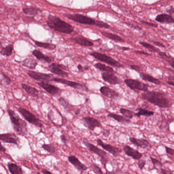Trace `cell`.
<instances>
[{"mask_svg": "<svg viewBox=\"0 0 174 174\" xmlns=\"http://www.w3.org/2000/svg\"><path fill=\"white\" fill-rule=\"evenodd\" d=\"M166 11L169 15H172L174 14V7L172 6H170L166 8Z\"/></svg>", "mask_w": 174, "mask_h": 174, "instance_id": "f5cc1de1", "label": "cell"}, {"mask_svg": "<svg viewBox=\"0 0 174 174\" xmlns=\"http://www.w3.org/2000/svg\"><path fill=\"white\" fill-rule=\"evenodd\" d=\"M108 117H110L116 120L117 122L121 124H128L131 123V121L130 119H127L123 116L116 114L113 113H110L107 115Z\"/></svg>", "mask_w": 174, "mask_h": 174, "instance_id": "cb8c5ba5", "label": "cell"}, {"mask_svg": "<svg viewBox=\"0 0 174 174\" xmlns=\"http://www.w3.org/2000/svg\"><path fill=\"white\" fill-rule=\"evenodd\" d=\"M94 67L98 70L103 71V72L111 73H113L115 72L114 70L111 67L107 66V65H105L104 64H101V63H97V64H94Z\"/></svg>", "mask_w": 174, "mask_h": 174, "instance_id": "836d02e7", "label": "cell"}, {"mask_svg": "<svg viewBox=\"0 0 174 174\" xmlns=\"http://www.w3.org/2000/svg\"><path fill=\"white\" fill-rule=\"evenodd\" d=\"M18 111L30 124L39 128L43 127V124L41 121L29 111L22 107H18Z\"/></svg>", "mask_w": 174, "mask_h": 174, "instance_id": "8992f818", "label": "cell"}, {"mask_svg": "<svg viewBox=\"0 0 174 174\" xmlns=\"http://www.w3.org/2000/svg\"><path fill=\"white\" fill-rule=\"evenodd\" d=\"M130 67L133 70L135 71H136L137 72H139L141 70V67L140 66H138V65H130Z\"/></svg>", "mask_w": 174, "mask_h": 174, "instance_id": "db71d44e", "label": "cell"}, {"mask_svg": "<svg viewBox=\"0 0 174 174\" xmlns=\"http://www.w3.org/2000/svg\"><path fill=\"white\" fill-rule=\"evenodd\" d=\"M58 102L60 105H61L68 112L70 111L71 110V106L70 103L68 102V101L67 99L62 97H60L58 99Z\"/></svg>", "mask_w": 174, "mask_h": 174, "instance_id": "f35d334b", "label": "cell"}, {"mask_svg": "<svg viewBox=\"0 0 174 174\" xmlns=\"http://www.w3.org/2000/svg\"><path fill=\"white\" fill-rule=\"evenodd\" d=\"M150 42H151L152 43H153V44L155 45V46H158V47H159L161 48H166V46H164V44H163V43L158 41H153V40H151Z\"/></svg>", "mask_w": 174, "mask_h": 174, "instance_id": "681fc988", "label": "cell"}, {"mask_svg": "<svg viewBox=\"0 0 174 174\" xmlns=\"http://www.w3.org/2000/svg\"><path fill=\"white\" fill-rule=\"evenodd\" d=\"M8 168L9 171L11 174H24L23 169L21 167L15 163H8Z\"/></svg>", "mask_w": 174, "mask_h": 174, "instance_id": "4dcf8cb0", "label": "cell"}, {"mask_svg": "<svg viewBox=\"0 0 174 174\" xmlns=\"http://www.w3.org/2000/svg\"><path fill=\"white\" fill-rule=\"evenodd\" d=\"M139 44L142 45L143 47L145 48L146 49H148V50L150 51V52L158 53L160 51L159 49L155 47L154 46L150 44H149L148 42H145V41H140Z\"/></svg>", "mask_w": 174, "mask_h": 174, "instance_id": "d590c367", "label": "cell"}, {"mask_svg": "<svg viewBox=\"0 0 174 174\" xmlns=\"http://www.w3.org/2000/svg\"><path fill=\"white\" fill-rule=\"evenodd\" d=\"M53 81L55 82L67 85V86H70L71 87L75 88L80 91H86V92H88L89 91L88 87L85 86V85L82 84L81 83H77L76 82L71 81H69L66 79H64L58 78H53Z\"/></svg>", "mask_w": 174, "mask_h": 174, "instance_id": "9c48e42d", "label": "cell"}, {"mask_svg": "<svg viewBox=\"0 0 174 174\" xmlns=\"http://www.w3.org/2000/svg\"><path fill=\"white\" fill-rule=\"evenodd\" d=\"M155 21L161 24H172L174 23V16L166 13H162L157 15Z\"/></svg>", "mask_w": 174, "mask_h": 174, "instance_id": "7402d4cb", "label": "cell"}, {"mask_svg": "<svg viewBox=\"0 0 174 174\" xmlns=\"http://www.w3.org/2000/svg\"><path fill=\"white\" fill-rule=\"evenodd\" d=\"M35 44L38 47L44 49L50 50H54L56 48L57 46L55 44H51V43H48V42H39L38 41H33Z\"/></svg>", "mask_w": 174, "mask_h": 174, "instance_id": "d6a6232c", "label": "cell"}, {"mask_svg": "<svg viewBox=\"0 0 174 174\" xmlns=\"http://www.w3.org/2000/svg\"><path fill=\"white\" fill-rule=\"evenodd\" d=\"M150 159L151 160L152 163H153V166L154 167H159L162 168L163 164V163L159 160L157 159L156 158H153L151 156H150Z\"/></svg>", "mask_w": 174, "mask_h": 174, "instance_id": "ab89813d", "label": "cell"}, {"mask_svg": "<svg viewBox=\"0 0 174 174\" xmlns=\"http://www.w3.org/2000/svg\"><path fill=\"white\" fill-rule=\"evenodd\" d=\"M41 147L45 151H46L50 154H55L57 152L56 148V146H54L53 143H49V144L44 143V144H43L42 145Z\"/></svg>", "mask_w": 174, "mask_h": 174, "instance_id": "74e56055", "label": "cell"}, {"mask_svg": "<svg viewBox=\"0 0 174 174\" xmlns=\"http://www.w3.org/2000/svg\"><path fill=\"white\" fill-rule=\"evenodd\" d=\"M68 160L69 163H71L75 167L76 169L80 172H83L86 171L88 169L84 164L82 163L78 159V158L74 155L68 156Z\"/></svg>", "mask_w": 174, "mask_h": 174, "instance_id": "ac0fdd59", "label": "cell"}, {"mask_svg": "<svg viewBox=\"0 0 174 174\" xmlns=\"http://www.w3.org/2000/svg\"><path fill=\"white\" fill-rule=\"evenodd\" d=\"M80 109H77V110H75V113L76 114V115H78V114H79V113H80Z\"/></svg>", "mask_w": 174, "mask_h": 174, "instance_id": "6125c7cd", "label": "cell"}, {"mask_svg": "<svg viewBox=\"0 0 174 174\" xmlns=\"http://www.w3.org/2000/svg\"><path fill=\"white\" fill-rule=\"evenodd\" d=\"M103 136L105 137H108L110 135V132L109 130H105L102 133Z\"/></svg>", "mask_w": 174, "mask_h": 174, "instance_id": "11a10c76", "label": "cell"}, {"mask_svg": "<svg viewBox=\"0 0 174 174\" xmlns=\"http://www.w3.org/2000/svg\"><path fill=\"white\" fill-rule=\"evenodd\" d=\"M96 143L97 145L99 146H100L103 149L106 150V151L108 152L111 154L115 157H117L120 155V154L122 152V150L119 148H117L116 146H113L112 145L108 143H104L101 139H98L97 140Z\"/></svg>", "mask_w": 174, "mask_h": 174, "instance_id": "7c38bea8", "label": "cell"}, {"mask_svg": "<svg viewBox=\"0 0 174 174\" xmlns=\"http://www.w3.org/2000/svg\"><path fill=\"white\" fill-rule=\"evenodd\" d=\"M146 164V161L145 160L142 159L138 160L137 163V165L140 170H143L145 168Z\"/></svg>", "mask_w": 174, "mask_h": 174, "instance_id": "7bdbcfd3", "label": "cell"}, {"mask_svg": "<svg viewBox=\"0 0 174 174\" xmlns=\"http://www.w3.org/2000/svg\"><path fill=\"white\" fill-rule=\"evenodd\" d=\"M84 71L88 70L89 67H87V66H85V67H84Z\"/></svg>", "mask_w": 174, "mask_h": 174, "instance_id": "be15d7a7", "label": "cell"}, {"mask_svg": "<svg viewBox=\"0 0 174 174\" xmlns=\"http://www.w3.org/2000/svg\"><path fill=\"white\" fill-rule=\"evenodd\" d=\"M124 82L129 88L135 92H137V90L143 92L149 91V85L140 82L139 80L133 79H126L124 80Z\"/></svg>", "mask_w": 174, "mask_h": 174, "instance_id": "52a82bcc", "label": "cell"}, {"mask_svg": "<svg viewBox=\"0 0 174 174\" xmlns=\"http://www.w3.org/2000/svg\"><path fill=\"white\" fill-rule=\"evenodd\" d=\"M1 75H2V79H3L4 82L5 84L6 85H9L10 83H11V79L7 75H6L5 73H4L3 72L1 73Z\"/></svg>", "mask_w": 174, "mask_h": 174, "instance_id": "b9f144b4", "label": "cell"}, {"mask_svg": "<svg viewBox=\"0 0 174 174\" xmlns=\"http://www.w3.org/2000/svg\"><path fill=\"white\" fill-rule=\"evenodd\" d=\"M49 71L52 73L61 77H67L69 74L64 70H68L67 67L62 64L53 63L49 65Z\"/></svg>", "mask_w": 174, "mask_h": 174, "instance_id": "8fae6325", "label": "cell"}, {"mask_svg": "<svg viewBox=\"0 0 174 174\" xmlns=\"http://www.w3.org/2000/svg\"><path fill=\"white\" fill-rule=\"evenodd\" d=\"M0 140L4 143H12L16 146H18L20 143V138L13 133L1 134Z\"/></svg>", "mask_w": 174, "mask_h": 174, "instance_id": "9a60e30c", "label": "cell"}, {"mask_svg": "<svg viewBox=\"0 0 174 174\" xmlns=\"http://www.w3.org/2000/svg\"><path fill=\"white\" fill-rule=\"evenodd\" d=\"M13 130L18 135L25 136L28 133L27 124L11 109L7 110Z\"/></svg>", "mask_w": 174, "mask_h": 174, "instance_id": "3957f363", "label": "cell"}, {"mask_svg": "<svg viewBox=\"0 0 174 174\" xmlns=\"http://www.w3.org/2000/svg\"><path fill=\"white\" fill-rule=\"evenodd\" d=\"M129 141L135 146H138L143 149L151 148V145L150 144L148 140H146V139L136 138L133 137H130Z\"/></svg>", "mask_w": 174, "mask_h": 174, "instance_id": "d6986e66", "label": "cell"}, {"mask_svg": "<svg viewBox=\"0 0 174 174\" xmlns=\"http://www.w3.org/2000/svg\"><path fill=\"white\" fill-rule=\"evenodd\" d=\"M93 168L94 169V171L96 172L97 174H103V171L101 170V169L100 168L99 166H98V165L95 163H93Z\"/></svg>", "mask_w": 174, "mask_h": 174, "instance_id": "ee69618b", "label": "cell"}, {"mask_svg": "<svg viewBox=\"0 0 174 174\" xmlns=\"http://www.w3.org/2000/svg\"><path fill=\"white\" fill-rule=\"evenodd\" d=\"M82 143H83L85 146H86L90 151L99 156L101 158L102 161H104L105 165H106V163L107 162L108 158L107 153H106V152L104 151V150H102L101 149L99 148L98 146H96L92 143H90L85 140H83L82 142Z\"/></svg>", "mask_w": 174, "mask_h": 174, "instance_id": "ba28073f", "label": "cell"}, {"mask_svg": "<svg viewBox=\"0 0 174 174\" xmlns=\"http://www.w3.org/2000/svg\"><path fill=\"white\" fill-rule=\"evenodd\" d=\"M118 48L120 49V50H122L125 51H126L130 50V48L128 47H118Z\"/></svg>", "mask_w": 174, "mask_h": 174, "instance_id": "680465c9", "label": "cell"}, {"mask_svg": "<svg viewBox=\"0 0 174 174\" xmlns=\"http://www.w3.org/2000/svg\"><path fill=\"white\" fill-rule=\"evenodd\" d=\"M38 84L41 88L45 90L49 94L53 96H60L62 92V90L58 88V87L54 86L48 83L44 82H38Z\"/></svg>", "mask_w": 174, "mask_h": 174, "instance_id": "5bb4252c", "label": "cell"}, {"mask_svg": "<svg viewBox=\"0 0 174 174\" xmlns=\"http://www.w3.org/2000/svg\"><path fill=\"white\" fill-rule=\"evenodd\" d=\"M38 64V62L36 60L31 57L26 58L22 62L23 66L30 70H35Z\"/></svg>", "mask_w": 174, "mask_h": 174, "instance_id": "f1b7e54d", "label": "cell"}, {"mask_svg": "<svg viewBox=\"0 0 174 174\" xmlns=\"http://www.w3.org/2000/svg\"><path fill=\"white\" fill-rule=\"evenodd\" d=\"M140 76L143 80L145 81L149 82L150 83H153L155 85H159L161 84V81L159 79L147 74L142 72L140 73Z\"/></svg>", "mask_w": 174, "mask_h": 174, "instance_id": "83f0119b", "label": "cell"}, {"mask_svg": "<svg viewBox=\"0 0 174 174\" xmlns=\"http://www.w3.org/2000/svg\"><path fill=\"white\" fill-rule=\"evenodd\" d=\"M64 16L68 20H72L77 23H80L81 24L88 25H95L96 26L97 20L88 16H85L81 14H64Z\"/></svg>", "mask_w": 174, "mask_h": 174, "instance_id": "277c9868", "label": "cell"}, {"mask_svg": "<svg viewBox=\"0 0 174 174\" xmlns=\"http://www.w3.org/2000/svg\"><path fill=\"white\" fill-rule=\"evenodd\" d=\"M167 83L169 84L170 85H172V86H174V82L168 81L167 82Z\"/></svg>", "mask_w": 174, "mask_h": 174, "instance_id": "94428289", "label": "cell"}, {"mask_svg": "<svg viewBox=\"0 0 174 174\" xmlns=\"http://www.w3.org/2000/svg\"><path fill=\"white\" fill-rule=\"evenodd\" d=\"M90 55L94 57V58L97 60H99L102 62H105L106 64L111 65L116 67H124V65L120 62L117 61L114 59L112 58V57L107 55L106 54L100 53L99 52H94L90 53Z\"/></svg>", "mask_w": 174, "mask_h": 174, "instance_id": "5b68a950", "label": "cell"}, {"mask_svg": "<svg viewBox=\"0 0 174 174\" xmlns=\"http://www.w3.org/2000/svg\"><path fill=\"white\" fill-rule=\"evenodd\" d=\"M71 39L77 43V44L83 47H93L94 45V44L92 41H89L88 39L82 36H76L75 38H71Z\"/></svg>", "mask_w": 174, "mask_h": 174, "instance_id": "603a6c76", "label": "cell"}, {"mask_svg": "<svg viewBox=\"0 0 174 174\" xmlns=\"http://www.w3.org/2000/svg\"><path fill=\"white\" fill-rule=\"evenodd\" d=\"M47 24L51 29L64 34H71L74 30L72 25L53 15H50L48 16Z\"/></svg>", "mask_w": 174, "mask_h": 174, "instance_id": "7a4b0ae2", "label": "cell"}, {"mask_svg": "<svg viewBox=\"0 0 174 174\" xmlns=\"http://www.w3.org/2000/svg\"><path fill=\"white\" fill-rule=\"evenodd\" d=\"M158 55L161 58L163 59V60L166 61L167 63L171 65V67H172L174 70H172L170 68H167L168 70L170 72H172L174 74V58L173 57H172L171 55H168L166 54V52H159L158 53Z\"/></svg>", "mask_w": 174, "mask_h": 174, "instance_id": "d4e9b609", "label": "cell"}, {"mask_svg": "<svg viewBox=\"0 0 174 174\" xmlns=\"http://www.w3.org/2000/svg\"><path fill=\"white\" fill-rule=\"evenodd\" d=\"M137 110H138V112L135 113V116L138 117H140L141 116L150 117L154 116V112H153V111L143 109L142 108H138L137 109Z\"/></svg>", "mask_w": 174, "mask_h": 174, "instance_id": "1f68e13d", "label": "cell"}, {"mask_svg": "<svg viewBox=\"0 0 174 174\" xmlns=\"http://www.w3.org/2000/svg\"><path fill=\"white\" fill-rule=\"evenodd\" d=\"M102 77L104 81L111 85L120 84L122 82L121 80L113 73L103 72L102 73Z\"/></svg>", "mask_w": 174, "mask_h": 174, "instance_id": "e0dca14e", "label": "cell"}, {"mask_svg": "<svg viewBox=\"0 0 174 174\" xmlns=\"http://www.w3.org/2000/svg\"><path fill=\"white\" fill-rule=\"evenodd\" d=\"M33 55L36 57L37 59L41 62L44 64H50L54 60V58L52 57L47 56L43 54L42 52L38 50H34L32 52Z\"/></svg>", "mask_w": 174, "mask_h": 174, "instance_id": "ffe728a7", "label": "cell"}, {"mask_svg": "<svg viewBox=\"0 0 174 174\" xmlns=\"http://www.w3.org/2000/svg\"><path fill=\"white\" fill-rule=\"evenodd\" d=\"M160 171H161V174H174L173 171H172L169 169L161 168Z\"/></svg>", "mask_w": 174, "mask_h": 174, "instance_id": "bcb514c9", "label": "cell"}, {"mask_svg": "<svg viewBox=\"0 0 174 174\" xmlns=\"http://www.w3.org/2000/svg\"><path fill=\"white\" fill-rule=\"evenodd\" d=\"M101 94L110 99H116L120 96V94L116 90H112L107 86H102L100 89Z\"/></svg>", "mask_w": 174, "mask_h": 174, "instance_id": "44dd1931", "label": "cell"}, {"mask_svg": "<svg viewBox=\"0 0 174 174\" xmlns=\"http://www.w3.org/2000/svg\"><path fill=\"white\" fill-rule=\"evenodd\" d=\"M101 33L102 35L107 38L108 39H111L112 41H114L115 42H125V39L121 38L117 34L112 33L108 32L106 31H101Z\"/></svg>", "mask_w": 174, "mask_h": 174, "instance_id": "4316f807", "label": "cell"}, {"mask_svg": "<svg viewBox=\"0 0 174 174\" xmlns=\"http://www.w3.org/2000/svg\"><path fill=\"white\" fill-rule=\"evenodd\" d=\"M134 53H135V54H139V55H143L146 56L152 55L151 54H149V53H148L147 52H145V51H134Z\"/></svg>", "mask_w": 174, "mask_h": 174, "instance_id": "816d5d0a", "label": "cell"}, {"mask_svg": "<svg viewBox=\"0 0 174 174\" xmlns=\"http://www.w3.org/2000/svg\"><path fill=\"white\" fill-rule=\"evenodd\" d=\"M0 151H1V152H4L5 153L6 152V149L4 147L3 145H1V149H0Z\"/></svg>", "mask_w": 174, "mask_h": 174, "instance_id": "91938a15", "label": "cell"}, {"mask_svg": "<svg viewBox=\"0 0 174 174\" xmlns=\"http://www.w3.org/2000/svg\"><path fill=\"white\" fill-rule=\"evenodd\" d=\"M96 26L100 28H105V29H109L110 28V26L107 23H105L104 21H97Z\"/></svg>", "mask_w": 174, "mask_h": 174, "instance_id": "60d3db41", "label": "cell"}, {"mask_svg": "<svg viewBox=\"0 0 174 174\" xmlns=\"http://www.w3.org/2000/svg\"><path fill=\"white\" fill-rule=\"evenodd\" d=\"M21 86L23 90H25L30 96L38 97L39 96V91L34 87L26 84H21Z\"/></svg>", "mask_w": 174, "mask_h": 174, "instance_id": "484cf974", "label": "cell"}, {"mask_svg": "<svg viewBox=\"0 0 174 174\" xmlns=\"http://www.w3.org/2000/svg\"><path fill=\"white\" fill-rule=\"evenodd\" d=\"M140 21V23H142L143 25H146L151 26V27H154V28H157L158 27V25L154 24V23H150V22L145 21Z\"/></svg>", "mask_w": 174, "mask_h": 174, "instance_id": "7dc6e473", "label": "cell"}, {"mask_svg": "<svg viewBox=\"0 0 174 174\" xmlns=\"http://www.w3.org/2000/svg\"><path fill=\"white\" fill-rule=\"evenodd\" d=\"M41 174V173H40V172H35V174Z\"/></svg>", "mask_w": 174, "mask_h": 174, "instance_id": "e7e4bbea", "label": "cell"}, {"mask_svg": "<svg viewBox=\"0 0 174 174\" xmlns=\"http://www.w3.org/2000/svg\"><path fill=\"white\" fill-rule=\"evenodd\" d=\"M164 146V148H165V149H166V153L170 155H172V156H174V149L171 148H169V147H168V146Z\"/></svg>", "mask_w": 174, "mask_h": 174, "instance_id": "c3c4849f", "label": "cell"}, {"mask_svg": "<svg viewBox=\"0 0 174 174\" xmlns=\"http://www.w3.org/2000/svg\"><path fill=\"white\" fill-rule=\"evenodd\" d=\"M41 172H42L43 174H53L51 172L48 171V170L46 169H42V170H41Z\"/></svg>", "mask_w": 174, "mask_h": 174, "instance_id": "9f6ffc18", "label": "cell"}, {"mask_svg": "<svg viewBox=\"0 0 174 174\" xmlns=\"http://www.w3.org/2000/svg\"><path fill=\"white\" fill-rule=\"evenodd\" d=\"M120 112L123 116L127 119H132L134 116H135V112L129 109H126L124 108H121L120 109Z\"/></svg>", "mask_w": 174, "mask_h": 174, "instance_id": "8d00e7d4", "label": "cell"}, {"mask_svg": "<svg viewBox=\"0 0 174 174\" xmlns=\"http://www.w3.org/2000/svg\"><path fill=\"white\" fill-rule=\"evenodd\" d=\"M60 140H61V142L63 143L64 145L65 146H67V143H68V140L67 138V137L65 136L64 134H62L60 136Z\"/></svg>", "mask_w": 174, "mask_h": 174, "instance_id": "f907efd6", "label": "cell"}, {"mask_svg": "<svg viewBox=\"0 0 174 174\" xmlns=\"http://www.w3.org/2000/svg\"><path fill=\"white\" fill-rule=\"evenodd\" d=\"M13 51V45L12 44H9L6 47H1L0 53L2 55L6 56L9 57L11 55Z\"/></svg>", "mask_w": 174, "mask_h": 174, "instance_id": "e575fe53", "label": "cell"}, {"mask_svg": "<svg viewBox=\"0 0 174 174\" xmlns=\"http://www.w3.org/2000/svg\"><path fill=\"white\" fill-rule=\"evenodd\" d=\"M28 75L37 81L40 82L48 83V82L53 81V75L48 74L42 73L40 72H35L33 71H29Z\"/></svg>", "mask_w": 174, "mask_h": 174, "instance_id": "30bf717a", "label": "cell"}, {"mask_svg": "<svg viewBox=\"0 0 174 174\" xmlns=\"http://www.w3.org/2000/svg\"><path fill=\"white\" fill-rule=\"evenodd\" d=\"M78 69L79 70V71H81V72H83L84 71V67H82L81 64H78Z\"/></svg>", "mask_w": 174, "mask_h": 174, "instance_id": "6f0895ef", "label": "cell"}, {"mask_svg": "<svg viewBox=\"0 0 174 174\" xmlns=\"http://www.w3.org/2000/svg\"><path fill=\"white\" fill-rule=\"evenodd\" d=\"M82 124L89 130L94 131L96 127H102L101 122L97 119L90 117H84L81 120Z\"/></svg>", "mask_w": 174, "mask_h": 174, "instance_id": "4fadbf2b", "label": "cell"}, {"mask_svg": "<svg viewBox=\"0 0 174 174\" xmlns=\"http://www.w3.org/2000/svg\"><path fill=\"white\" fill-rule=\"evenodd\" d=\"M125 24L127 25V26H129L131 28H133L134 29L136 30L137 31H142V28L140 27V26H136V25H134V24H131L130 23H124Z\"/></svg>", "mask_w": 174, "mask_h": 174, "instance_id": "f6af8a7d", "label": "cell"}, {"mask_svg": "<svg viewBox=\"0 0 174 174\" xmlns=\"http://www.w3.org/2000/svg\"><path fill=\"white\" fill-rule=\"evenodd\" d=\"M23 11L25 15L34 17L42 11L39 8L35 7H27L23 8Z\"/></svg>", "mask_w": 174, "mask_h": 174, "instance_id": "f546056e", "label": "cell"}, {"mask_svg": "<svg viewBox=\"0 0 174 174\" xmlns=\"http://www.w3.org/2000/svg\"><path fill=\"white\" fill-rule=\"evenodd\" d=\"M123 150L126 155H127V156L130 157H131L134 160H139L141 159L143 156V153H140L138 150L134 149L128 145L124 146Z\"/></svg>", "mask_w": 174, "mask_h": 174, "instance_id": "2e32d148", "label": "cell"}, {"mask_svg": "<svg viewBox=\"0 0 174 174\" xmlns=\"http://www.w3.org/2000/svg\"><path fill=\"white\" fill-rule=\"evenodd\" d=\"M142 99L148 101L160 108H167L172 106V103L168 95L160 91L143 92L140 96Z\"/></svg>", "mask_w": 174, "mask_h": 174, "instance_id": "6da1fadb", "label": "cell"}]
</instances>
